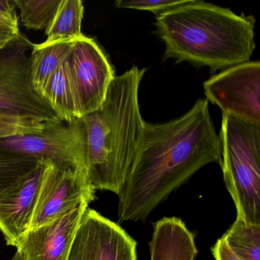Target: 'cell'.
<instances>
[{
    "instance_id": "cell-2",
    "label": "cell",
    "mask_w": 260,
    "mask_h": 260,
    "mask_svg": "<svg viewBox=\"0 0 260 260\" xmlns=\"http://www.w3.org/2000/svg\"><path fill=\"white\" fill-rule=\"evenodd\" d=\"M254 24L252 17L201 0L160 13L155 22L165 58L213 72L249 61L255 48Z\"/></svg>"
},
{
    "instance_id": "cell-14",
    "label": "cell",
    "mask_w": 260,
    "mask_h": 260,
    "mask_svg": "<svg viewBox=\"0 0 260 260\" xmlns=\"http://www.w3.org/2000/svg\"><path fill=\"white\" fill-rule=\"evenodd\" d=\"M43 98L62 122L73 123L83 118L71 74L70 56L51 77Z\"/></svg>"
},
{
    "instance_id": "cell-1",
    "label": "cell",
    "mask_w": 260,
    "mask_h": 260,
    "mask_svg": "<svg viewBox=\"0 0 260 260\" xmlns=\"http://www.w3.org/2000/svg\"><path fill=\"white\" fill-rule=\"evenodd\" d=\"M220 144L207 100L180 118L144 123L139 145L118 194L121 221L145 219L170 193L202 167L220 164Z\"/></svg>"
},
{
    "instance_id": "cell-13",
    "label": "cell",
    "mask_w": 260,
    "mask_h": 260,
    "mask_svg": "<svg viewBox=\"0 0 260 260\" xmlns=\"http://www.w3.org/2000/svg\"><path fill=\"white\" fill-rule=\"evenodd\" d=\"M150 260H194L198 253L194 236L176 217H165L155 225Z\"/></svg>"
},
{
    "instance_id": "cell-6",
    "label": "cell",
    "mask_w": 260,
    "mask_h": 260,
    "mask_svg": "<svg viewBox=\"0 0 260 260\" xmlns=\"http://www.w3.org/2000/svg\"><path fill=\"white\" fill-rule=\"evenodd\" d=\"M0 147L86 172V127L82 118L73 123H49L39 133L0 140Z\"/></svg>"
},
{
    "instance_id": "cell-21",
    "label": "cell",
    "mask_w": 260,
    "mask_h": 260,
    "mask_svg": "<svg viewBox=\"0 0 260 260\" xmlns=\"http://www.w3.org/2000/svg\"><path fill=\"white\" fill-rule=\"evenodd\" d=\"M190 0H118L115 7L119 9L146 10L157 15L188 4Z\"/></svg>"
},
{
    "instance_id": "cell-24",
    "label": "cell",
    "mask_w": 260,
    "mask_h": 260,
    "mask_svg": "<svg viewBox=\"0 0 260 260\" xmlns=\"http://www.w3.org/2000/svg\"><path fill=\"white\" fill-rule=\"evenodd\" d=\"M16 5L14 1L10 0H0V13L4 14L17 16L16 13Z\"/></svg>"
},
{
    "instance_id": "cell-20",
    "label": "cell",
    "mask_w": 260,
    "mask_h": 260,
    "mask_svg": "<svg viewBox=\"0 0 260 260\" xmlns=\"http://www.w3.org/2000/svg\"><path fill=\"white\" fill-rule=\"evenodd\" d=\"M49 123L53 122L0 114V140L39 133Z\"/></svg>"
},
{
    "instance_id": "cell-19",
    "label": "cell",
    "mask_w": 260,
    "mask_h": 260,
    "mask_svg": "<svg viewBox=\"0 0 260 260\" xmlns=\"http://www.w3.org/2000/svg\"><path fill=\"white\" fill-rule=\"evenodd\" d=\"M39 159L0 147V196L37 167Z\"/></svg>"
},
{
    "instance_id": "cell-8",
    "label": "cell",
    "mask_w": 260,
    "mask_h": 260,
    "mask_svg": "<svg viewBox=\"0 0 260 260\" xmlns=\"http://www.w3.org/2000/svg\"><path fill=\"white\" fill-rule=\"evenodd\" d=\"M46 162L30 229L52 221L82 201L95 199L86 171Z\"/></svg>"
},
{
    "instance_id": "cell-15",
    "label": "cell",
    "mask_w": 260,
    "mask_h": 260,
    "mask_svg": "<svg viewBox=\"0 0 260 260\" xmlns=\"http://www.w3.org/2000/svg\"><path fill=\"white\" fill-rule=\"evenodd\" d=\"M75 41H45L39 45H33L30 55V74L35 90L42 98L51 77L71 54Z\"/></svg>"
},
{
    "instance_id": "cell-17",
    "label": "cell",
    "mask_w": 260,
    "mask_h": 260,
    "mask_svg": "<svg viewBox=\"0 0 260 260\" xmlns=\"http://www.w3.org/2000/svg\"><path fill=\"white\" fill-rule=\"evenodd\" d=\"M223 239L240 259L260 260V225L236 220Z\"/></svg>"
},
{
    "instance_id": "cell-18",
    "label": "cell",
    "mask_w": 260,
    "mask_h": 260,
    "mask_svg": "<svg viewBox=\"0 0 260 260\" xmlns=\"http://www.w3.org/2000/svg\"><path fill=\"white\" fill-rule=\"evenodd\" d=\"M22 25L28 29L46 31L55 17L61 0H14Z\"/></svg>"
},
{
    "instance_id": "cell-4",
    "label": "cell",
    "mask_w": 260,
    "mask_h": 260,
    "mask_svg": "<svg viewBox=\"0 0 260 260\" xmlns=\"http://www.w3.org/2000/svg\"><path fill=\"white\" fill-rule=\"evenodd\" d=\"M220 166L237 220L260 225V125L222 114Z\"/></svg>"
},
{
    "instance_id": "cell-23",
    "label": "cell",
    "mask_w": 260,
    "mask_h": 260,
    "mask_svg": "<svg viewBox=\"0 0 260 260\" xmlns=\"http://www.w3.org/2000/svg\"><path fill=\"white\" fill-rule=\"evenodd\" d=\"M212 253L215 260H242L230 249L223 237L219 239L213 246Z\"/></svg>"
},
{
    "instance_id": "cell-10",
    "label": "cell",
    "mask_w": 260,
    "mask_h": 260,
    "mask_svg": "<svg viewBox=\"0 0 260 260\" xmlns=\"http://www.w3.org/2000/svg\"><path fill=\"white\" fill-rule=\"evenodd\" d=\"M70 66L83 117L104 103L115 73L96 42L84 35L75 41Z\"/></svg>"
},
{
    "instance_id": "cell-11",
    "label": "cell",
    "mask_w": 260,
    "mask_h": 260,
    "mask_svg": "<svg viewBox=\"0 0 260 260\" xmlns=\"http://www.w3.org/2000/svg\"><path fill=\"white\" fill-rule=\"evenodd\" d=\"M90 202L82 201L52 221L24 234L16 246L24 259H68L77 228Z\"/></svg>"
},
{
    "instance_id": "cell-5",
    "label": "cell",
    "mask_w": 260,
    "mask_h": 260,
    "mask_svg": "<svg viewBox=\"0 0 260 260\" xmlns=\"http://www.w3.org/2000/svg\"><path fill=\"white\" fill-rule=\"evenodd\" d=\"M32 46L20 35L0 50V114L62 122L33 87L27 54Z\"/></svg>"
},
{
    "instance_id": "cell-16",
    "label": "cell",
    "mask_w": 260,
    "mask_h": 260,
    "mask_svg": "<svg viewBox=\"0 0 260 260\" xmlns=\"http://www.w3.org/2000/svg\"><path fill=\"white\" fill-rule=\"evenodd\" d=\"M83 13L84 7L80 0H61L54 20L45 31L46 42L77 40L83 36Z\"/></svg>"
},
{
    "instance_id": "cell-22",
    "label": "cell",
    "mask_w": 260,
    "mask_h": 260,
    "mask_svg": "<svg viewBox=\"0 0 260 260\" xmlns=\"http://www.w3.org/2000/svg\"><path fill=\"white\" fill-rule=\"evenodd\" d=\"M17 16L0 13V50L20 36Z\"/></svg>"
},
{
    "instance_id": "cell-7",
    "label": "cell",
    "mask_w": 260,
    "mask_h": 260,
    "mask_svg": "<svg viewBox=\"0 0 260 260\" xmlns=\"http://www.w3.org/2000/svg\"><path fill=\"white\" fill-rule=\"evenodd\" d=\"M205 95L221 109L260 125V63L247 61L226 68L204 83Z\"/></svg>"
},
{
    "instance_id": "cell-25",
    "label": "cell",
    "mask_w": 260,
    "mask_h": 260,
    "mask_svg": "<svg viewBox=\"0 0 260 260\" xmlns=\"http://www.w3.org/2000/svg\"><path fill=\"white\" fill-rule=\"evenodd\" d=\"M11 260H25L24 259L23 256H22V254L19 252V251L16 250V254H15L14 256L12 258Z\"/></svg>"
},
{
    "instance_id": "cell-9",
    "label": "cell",
    "mask_w": 260,
    "mask_h": 260,
    "mask_svg": "<svg viewBox=\"0 0 260 260\" xmlns=\"http://www.w3.org/2000/svg\"><path fill=\"white\" fill-rule=\"evenodd\" d=\"M136 246L121 226L87 208L67 260H137Z\"/></svg>"
},
{
    "instance_id": "cell-12",
    "label": "cell",
    "mask_w": 260,
    "mask_h": 260,
    "mask_svg": "<svg viewBox=\"0 0 260 260\" xmlns=\"http://www.w3.org/2000/svg\"><path fill=\"white\" fill-rule=\"evenodd\" d=\"M46 161L40 160L29 173L0 196V231L9 246L16 247L30 230Z\"/></svg>"
},
{
    "instance_id": "cell-3",
    "label": "cell",
    "mask_w": 260,
    "mask_h": 260,
    "mask_svg": "<svg viewBox=\"0 0 260 260\" xmlns=\"http://www.w3.org/2000/svg\"><path fill=\"white\" fill-rule=\"evenodd\" d=\"M145 71L134 67L115 77L101 107L82 118L86 134V173L95 191L118 194L124 185L145 123L138 100Z\"/></svg>"
}]
</instances>
